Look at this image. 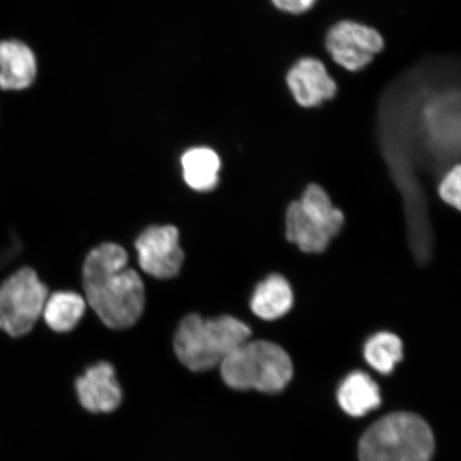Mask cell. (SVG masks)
I'll list each match as a JSON object with an SVG mask.
<instances>
[{
	"instance_id": "17",
	"label": "cell",
	"mask_w": 461,
	"mask_h": 461,
	"mask_svg": "<svg viewBox=\"0 0 461 461\" xmlns=\"http://www.w3.org/2000/svg\"><path fill=\"white\" fill-rule=\"evenodd\" d=\"M365 358L374 370L388 375L402 359V342L391 332H379L367 339Z\"/></svg>"
},
{
	"instance_id": "13",
	"label": "cell",
	"mask_w": 461,
	"mask_h": 461,
	"mask_svg": "<svg viewBox=\"0 0 461 461\" xmlns=\"http://www.w3.org/2000/svg\"><path fill=\"white\" fill-rule=\"evenodd\" d=\"M285 236L288 241L305 253L325 251L331 240L324 229L305 214L298 201L287 206Z\"/></svg>"
},
{
	"instance_id": "9",
	"label": "cell",
	"mask_w": 461,
	"mask_h": 461,
	"mask_svg": "<svg viewBox=\"0 0 461 461\" xmlns=\"http://www.w3.org/2000/svg\"><path fill=\"white\" fill-rule=\"evenodd\" d=\"M78 399L86 411L105 413L115 411L122 401V391L111 363L92 366L77 382Z\"/></svg>"
},
{
	"instance_id": "6",
	"label": "cell",
	"mask_w": 461,
	"mask_h": 461,
	"mask_svg": "<svg viewBox=\"0 0 461 461\" xmlns=\"http://www.w3.org/2000/svg\"><path fill=\"white\" fill-rule=\"evenodd\" d=\"M326 49L339 67L359 72L384 48V40L376 29L354 21H341L327 32Z\"/></svg>"
},
{
	"instance_id": "10",
	"label": "cell",
	"mask_w": 461,
	"mask_h": 461,
	"mask_svg": "<svg viewBox=\"0 0 461 461\" xmlns=\"http://www.w3.org/2000/svg\"><path fill=\"white\" fill-rule=\"evenodd\" d=\"M37 77V59L25 43L10 40L0 42V88L24 90Z\"/></svg>"
},
{
	"instance_id": "4",
	"label": "cell",
	"mask_w": 461,
	"mask_h": 461,
	"mask_svg": "<svg viewBox=\"0 0 461 461\" xmlns=\"http://www.w3.org/2000/svg\"><path fill=\"white\" fill-rule=\"evenodd\" d=\"M221 372L230 388L276 393L291 382L293 363L281 346L248 339L224 359Z\"/></svg>"
},
{
	"instance_id": "5",
	"label": "cell",
	"mask_w": 461,
	"mask_h": 461,
	"mask_svg": "<svg viewBox=\"0 0 461 461\" xmlns=\"http://www.w3.org/2000/svg\"><path fill=\"white\" fill-rule=\"evenodd\" d=\"M48 287L33 269L17 270L0 285V330L14 338L26 336L42 316Z\"/></svg>"
},
{
	"instance_id": "16",
	"label": "cell",
	"mask_w": 461,
	"mask_h": 461,
	"mask_svg": "<svg viewBox=\"0 0 461 461\" xmlns=\"http://www.w3.org/2000/svg\"><path fill=\"white\" fill-rule=\"evenodd\" d=\"M298 202L305 214L324 229L331 239L341 230L343 212L333 206L330 195L321 186L312 184L305 188Z\"/></svg>"
},
{
	"instance_id": "7",
	"label": "cell",
	"mask_w": 461,
	"mask_h": 461,
	"mask_svg": "<svg viewBox=\"0 0 461 461\" xmlns=\"http://www.w3.org/2000/svg\"><path fill=\"white\" fill-rule=\"evenodd\" d=\"M138 259L144 273L158 279H170L180 273L184 252L176 227H151L136 240Z\"/></svg>"
},
{
	"instance_id": "3",
	"label": "cell",
	"mask_w": 461,
	"mask_h": 461,
	"mask_svg": "<svg viewBox=\"0 0 461 461\" xmlns=\"http://www.w3.org/2000/svg\"><path fill=\"white\" fill-rule=\"evenodd\" d=\"M434 451L429 425L411 412L391 413L378 420L359 442L360 461H429Z\"/></svg>"
},
{
	"instance_id": "19",
	"label": "cell",
	"mask_w": 461,
	"mask_h": 461,
	"mask_svg": "<svg viewBox=\"0 0 461 461\" xmlns=\"http://www.w3.org/2000/svg\"><path fill=\"white\" fill-rule=\"evenodd\" d=\"M270 2L282 13L301 15L312 9L317 0H270Z\"/></svg>"
},
{
	"instance_id": "1",
	"label": "cell",
	"mask_w": 461,
	"mask_h": 461,
	"mask_svg": "<svg viewBox=\"0 0 461 461\" xmlns=\"http://www.w3.org/2000/svg\"><path fill=\"white\" fill-rule=\"evenodd\" d=\"M128 265L123 248L106 243L90 251L83 267L86 302L103 324L115 330L135 325L146 303L140 276Z\"/></svg>"
},
{
	"instance_id": "2",
	"label": "cell",
	"mask_w": 461,
	"mask_h": 461,
	"mask_svg": "<svg viewBox=\"0 0 461 461\" xmlns=\"http://www.w3.org/2000/svg\"><path fill=\"white\" fill-rule=\"evenodd\" d=\"M250 337V328L233 316L204 320L198 314H190L178 326L175 350L177 359L188 370L204 372L221 366Z\"/></svg>"
},
{
	"instance_id": "18",
	"label": "cell",
	"mask_w": 461,
	"mask_h": 461,
	"mask_svg": "<svg viewBox=\"0 0 461 461\" xmlns=\"http://www.w3.org/2000/svg\"><path fill=\"white\" fill-rule=\"evenodd\" d=\"M461 171L460 166H455L454 168L449 170L439 185L440 198L446 202L447 204L460 210V197H461Z\"/></svg>"
},
{
	"instance_id": "11",
	"label": "cell",
	"mask_w": 461,
	"mask_h": 461,
	"mask_svg": "<svg viewBox=\"0 0 461 461\" xmlns=\"http://www.w3.org/2000/svg\"><path fill=\"white\" fill-rule=\"evenodd\" d=\"M294 295L285 276L270 275L253 292L252 312L264 321H275L285 316L293 307Z\"/></svg>"
},
{
	"instance_id": "12",
	"label": "cell",
	"mask_w": 461,
	"mask_h": 461,
	"mask_svg": "<svg viewBox=\"0 0 461 461\" xmlns=\"http://www.w3.org/2000/svg\"><path fill=\"white\" fill-rule=\"evenodd\" d=\"M338 402L351 417L360 418L382 403L376 383L363 372H354L343 380L338 390Z\"/></svg>"
},
{
	"instance_id": "14",
	"label": "cell",
	"mask_w": 461,
	"mask_h": 461,
	"mask_svg": "<svg viewBox=\"0 0 461 461\" xmlns=\"http://www.w3.org/2000/svg\"><path fill=\"white\" fill-rule=\"evenodd\" d=\"M183 175L190 188L197 192H210L217 186L221 161L210 148L188 149L182 158Z\"/></svg>"
},
{
	"instance_id": "15",
	"label": "cell",
	"mask_w": 461,
	"mask_h": 461,
	"mask_svg": "<svg viewBox=\"0 0 461 461\" xmlns=\"http://www.w3.org/2000/svg\"><path fill=\"white\" fill-rule=\"evenodd\" d=\"M86 302L74 292H56L46 301L42 316L56 332H68L77 326L85 314Z\"/></svg>"
},
{
	"instance_id": "8",
	"label": "cell",
	"mask_w": 461,
	"mask_h": 461,
	"mask_svg": "<svg viewBox=\"0 0 461 461\" xmlns=\"http://www.w3.org/2000/svg\"><path fill=\"white\" fill-rule=\"evenodd\" d=\"M286 84L294 100L303 108H314L337 95L338 85L321 60L299 59L286 74Z\"/></svg>"
}]
</instances>
